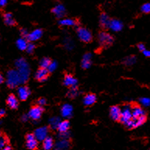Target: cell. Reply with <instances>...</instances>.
I'll return each mask as SVG.
<instances>
[{
    "mask_svg": "<svg viewBox=\"0 0 150 150\" xmlns=\"http://www.w3.org/2000/svg\"><path fill=\"white\" fill-rule=\"evenodd\" d=\"M132 118V108L130 105H125L121 109V119L120 121L125 125Z\"/></svg>",
    "mask_w": 150,
    "mask_h": 150,
    "instance_id": "5",
    "label": "cell"
},
{
    "mask_svg": "<svg viewBox=\"0 0 150 150\" xmlns=\"http://www.w3.org/2000/svg\"><path fill=\"white\" fill-rule=\"evenodd\" d=\"M79 90L76 86H73V87H70V90L68 92V96L70 98H74L76 96H78Z\"/></svg>",
    "mask_w": 150,
    "mask_h": 150,
    "instance_id": "32",
    "label": "cell"
},
{
    "mask_svg": "<svg viewBox=\"0 0 150 150\" xmlns=\"http://www.w3.org/2000/svg\"><path fill=\"white\" fill-rule=\"evenodd\" d=\"M42 35H43L42 30L36 29V30H33L32 32H30V33H29L28 35H27V40H30V41H31V42H33V41H36V40L40 39V38L42 37Z\"/></svg>",
    "mask_w": 150,
    "mask_h": 150,
    "instance_id": "14",
    "label": "cell"
},
{
    "mask_svg": "<svg viewBox=\"0 0 150 150\" xmlns=\"http://www.w3.org/2000/svg\"><path fill=\"white\" fill-rule=\"evenodd\" d=\"M26 146L30 150L36 149L38 147V139L34 134H27L26 136Z\"/></svg>",
    "mask_w": 150,
    "mask_h": 150,
    "instance_id": "8",
    "label": "cell"
},
{
    "mask_svg": "<svg viewBox=\"0 0 150 150\" xmlns=\"http://www.w3.org/2000/svg\"><path fill=\"white\" fill-rule=\"evenodd\" d=\"M136 57L134 56V55H131V56H128L125 59L124 61V63L125 65H127V66H131V65H133L134 64L136 63Z\"/></svg>",
    "mask_w": 150,
    "mask_h": 150,
    "instance_id": "30",
    "label": "cell"
},
{
    "mask_svg": "<svg viewBox=\"0 0 150 150\" xmlns=\"http://www.w3.org/2000/svg\"><path fill=\"white\" fill-rule=\"evenodd\" d=\"M110 21V19L109 18V16L105 13H103L100 14V25L103 28L108 27Z\"/></svg>",
    "mask_w": 150,
    "mask_h": 150,
    "instance_id": "26",
    "label": "cell"
},
{
    "mask_svg": "<svg viewBox=\"0 0 150 150\" xmlns=\"http://www.w3.org/2000/svg\"><path fill=\"white\" fill-rule=\"evenodd\" d=\"M146 115H145V116L139 117H132L130 121H128L125 125L128 128H130V129H132V128H138L139 126L142 125L146 122Z\"/></svg>",
    "mask_w": 150,
    "mask_h": 150,
    "instance_id": "4",
    "label": "cell"
},
{
    "mask_svg": "<svg viewBox=\"0 0 150 150\" xmlns=\"http://www.w3.org/2000/svg\"><path fill=\"white\" fill-rule=\"evenodd\" d=\"M138 48H139V50L140 51V52H143L144 50H146V46H145L144 44L140 43V44L138 45Z\"/></svg>",
    "mask_w": 150,
    "mask_h": 150,
    "instance_id": "41",
    "label": "cell"
},
{
    "mask_svg": "<svg viewBox=\"0 0 150 150\" xmlns=\"http://www.w3.org/2000/svg\"><path fill=\"white\" fill-rule=\"evenodd\" d=\"M57 66H58V64H57L56 62H51L50 65H48L47 69L48 70V72H54V70L57 69Z\"/></svg>",
    "mask_w": 150,
    "mask_h": 150,
    "instance_id": "37",
    "label": "cell"
},
{
    "mask_svg": "<svg viewBox=\"0 0 150 150\" xmlns=\"http://www.w3.org/2000/svg\"><path fill=\"white\" fill-rule=\"evenodd\" d=\"M28 118H29V116H28V114H27V115L24 114V115L22 117V121H27V120H28Z\"/></svg>",
    "mask_w": 150,
    "mask_h": 150,
    "instance_id": "46",
    "label": "cell"
},
{
    "mask_svg": "<svg viewBox=\"0 0 150 150\" xmlns=\"http://www.w3.org/2000/svg\"><path fill=\"white\" fill-rule=\"evenodd\" d=\"M60 139H69L70 137V134L68 132H62V133H60Z\"/></svg>",
    "mask_w": 150,
    "mask_h": 150,
    "instance_id": "39",
    "label": "cell"
},
{
    "mask_svg": "<svg viewBox=\"0 0 150 150\" xmlns=\"http://www.w3.org/2000/svg\"><path fill=\"white\" fill-rule=\"evenodd\" d=\"M6 115V111L3 109H0V118H2Z\"/></svg>",
    "mask_w": 150,
    "mask_h": 150,
    "instance_id": "45",
    "label": "cell"
},
{
    "mask_svg": "<svg viewBox=\"0 0 150 150\" xmlns=\"http://www.w3.org/2000/svg\"><path fill=\"white\" fill-rule=\"evenodd\" d=\"M16 66L17 68V71H18L19 74H20L21 79H22V83H26L30 76V67L28 63L24 58H20L16 62Z\"/></svg>",
    "mask_w": 150,
    "mask_h": 150,
    "instance_id": "1",
    "label": "cell"
},
{
    "mask_svg": "<svg viewBox=\"0 0 150 150\" xmlns=\"http://www.w3.org/2000/svg\"><path fill=\"white\" fill-rule=\"evenodd\" d=\"M17 94L20 100H26L29 97L30 91L27 86H20L17 90Z\"/></svg>",
    "mask_w": 150,
    "mask_h": 150,
    "instance_id": "12",
    "label": "cell"
},
{
    "mask_svg": "<svg viewBox=\"0 0 150 150\" xmlns=\"http://www.w3.org/2000/svg\"><path fill=\"white\" fill-rule=\"evenodd\" d=\"M9 144V139L6 135H2L0 137V150L4 149Z\"/></svg>",
    "mask_w": 150,
    "mask_h": 150,
    "instance_id": "31",
    "label": "cell"
},
{
    "mask_svg": "<svg viewBox=\"0 0 150 150\" xmlns=\"http://www.w3.org/2000/svg\"><path fill=\"white\" fill-rule=\"evenodd\" d=\"M6 104L9 106V108L15 110L19 106L18 99L14 94H9L8 98L6 99Z\"/></svg>",
    "mask_w": 150,
    "mask_h": 150,
    "instance_id": "13",
    "label": "cell"
},
{
    "mask_svg": "<svg viewBox=\"0 0 150 150\" xmlns=\"http://www.w3.org/2000/svg\"><path fill=\"white\" fill-rule=\"evenodd\" d=\"M48 76V70L47 69L40 68L35 73V79L40 82H44L47 79Z\"/></svg>",
    "mask_w": 150,
    "mask_h": 150,
    "instance_id": "16",
    "label": "cell"
},
{
    "mask_svg": "<svg viewBox=\"0 0 150 150\" xmlns=\"http://www.w3.org/2000/svg\"><path fill=\"white\" fill-rule=\"evenodd\" d=\"M2 150H13V149H12L11 146H9V145H8V146H6V147H5L4 149H2Z\"/></svg>",
    "mask_w": 150,
    "mask_h": 150,
    "instance_id": "47",
    "label": "cell"
},
{
    "mask_svg": "<svg viewBox=\"0 0 150 150\" xmlns=\"http://www.w3.org/2000/svg\"><path fill=\"white\" fill-rule=\"evenodd\" d=\"M34 49H35V45H34L33 43H30V44H28V45H27V49H26V51L27 52V53L31 54V53H33V52H34Z\"/></svg>",
    "mask_w": 150,
    "mask_h": 150,
    "instance_id": "38",
    "label": "cell"
},
{
    "mask_svg": "<svg viewBox=\"0 0 150 150\" xmlns=\"http://www.w3.org/2000/svg\"><path fill=\"white\" fill-rule=\"evenodd\" d=\"M56 146L58 149H61V150L68 149L69 148L70 142L69 141V139H60V140L57 142Z\"/></svg>",
    "mask_w": 150,
    "mask_h": 150,
    "instance_id": "22",
    "label": "cell"
},
{
    "mask_svg": "<svg viewBox=\"0 0 150 150\" xmlns=\"http://www.w3.org/2000/svg\"><path fill=\"white\" fill-rule=\"evenodd\" d=\"M43 110H43L42 107H40L39 105L34 106L30 110L29 113H28V116H29L30 118H31L34 121L39 120L41 115H42Z\"/></svg>",
    "mask_w": 150,
    "mask_h": 150,
    "instance_id": "7",
    "label": "cell"
},
{
    "mask_svg": "<svg viewBox=\"0 0 150 150\" xmlns=\"http://www.w3.org/2000/svg\"><path fill=\"white\" fill-rule=\"evenodd\" d=\"M60 118L58 117H52L49 120V125L52 129H57L58 126L60 123Z\"/></svg>",
    "mask_w": 150,
    "mask_h": 150,
    "instance_id": "28",
    "label": "cell"
},
{
    "mask_svg": "<svg viewBox=\"0 0 150 150\" xmlns=\"http://www.w3.org/2000/svg\"><path fill=\"white\" fill-rule=\"evenodd\" d=\"M141 10L144 13H150V2H146L142 5L141 7Z\"/></svg>",
    "mask_w": 150,
    "mask_h": 150,
    "instance_id": "35",
    "label": "cell"
},
{
    "mask_svg": "<svg viewBox=\"0 0 150 150\" xmlns=\"http://www.w3.org/2000/svg\"><path fill=\"white\" fill-rule=\"evenodd\" d=\"M149 150H150V149H149Z\"/></svg>",
    "mask_w": 150,
    "mask_h": 150,
    "instance_id": "51",
    "label": "cell"
},
{
    "mask_svg": "<svg viewBox=\"0 0 150 150\" xmlns=\"http://www.w3.org/2000/svg\"><path fill=\"white\" fill-rule=\"evenodd\" d=\"M7 1H8V0H0V6H5L7 4Z\"/></svg>",
    "mask_w": 150,
    "mask_h": 150,
    "instance_id": "44",
    "label": "cell"
},
{
    "mask_svg": "<svg viewBox=\"0 0 150 150\" xmlns=\"http://www.w3.org/2000/svg\"><path fill=\"white\" fill-rule=\"evenodd\" d=\"M4 82V78L2 77V76L0 74V84H2V83Z\"/></svg>",
    "mask_w": 150,
    "mask_h": 150,
    "instance_id": "48",
    "label": "cell"
},
{
    "mask_svg": "<svg viewBox=\"0 0 150 150\" xmlns=\"http://www.w3.org/2000/svg\"><path fill=\"white\" fill-rule=\"evenodd\" d=\"M59 24L62 27H73L76 25V21L73 19L62 18L59 20Z\"/></svg>",
    "mask_w": 150,
    "mask_h": 150,
    "instance_id": "23",
    "label": "cell"
},
{
    "mask_svg": "<svg viewBox=\"0 0 150 150\" xmlns=\"http://www.w3.org/2000/svg\"><path fill=\"white\" fill-rule=\"evenodd\" d=\"M142 53H143V54L145 55L146 57H148V58H149L150 57V50H144L143 52H142Z\"/></svg>",
    "mask_w": 150,
    "mask_h": 150,
    "instance_id": "42",
    "label": "cell"
},
{
    "mask_svg": "<svg viewBox=\"0 0 150 150\" xmlns=\"http://www.w3.org/2000/svg\"><path fill=\"white\" fill-rule=\"evenodd\" d=\"M2 132H0V137H1V136H2Z\"/></svg>",
    "mask_w": 150,
    "mask_h": 150,
    "instance_id": "49",
    "label": "cell"
},
{
    "mask_svg": "<svg viewBox=\"0 0 150 150\" xmlns=\"http://www.w3.org/2000/svg\"><path fill=\"white\" fill-rule=\"evenodd\" d=\"M65 47L68 50H72L73 48L74 45H73V42L71 39H66L65 40Z\"/></svg>",
    "mask_w": 150,
    "mask_h": 150,
    "instance_id": "36",
    "label": "cell"
},
{
    "mask_svg": "<svg viewBox=\"0 0 150 150\" xmlns=\"http://www.w3.org/2000/svg\"><path fill=\"white\" fill-rule=\"evenodd\" d=\"M47 134H48V129L47 127H40L37 128L34 133V136L36 137L38 141H44L47 137Z\"/></svg>",
    "mask_w": 150,
    "mask_h": 150,
    "instance_id": "9",
    "label": "cell"
},
{
    "mask_svg": "<svg viewBox=\"0 0 150 150\" xmlns=\"http://www.w3.org/2000/svg\"><path fill=\"white\" fill-rule=\"evenodd\" d=\"M139 102L143 107H146V108L150 107V98L149 97H142L139 100Z\"/></svg>",
    "mask_w": 150,
    "mask_h": 150,
    "instance_id": "34",
    "label": "cell"
},
{
    "mask_svg": "<svg viewBox=\"0 0 150 150\" xmlns=\"http://www.w3.org/2000/svg\"><path fill=\"white\" fill-rule=\"evenodd\" d=\"M72 111H73V108H72V105H70L69 103L64 104L61 109V114H62V117H64L65 118H69L72 116Z\"/></svg>",
    "mask_w": 150,
    "mask_h": 150,
    "instance_id": "17",
    "label": "cell"
},
{
    "mask_svg": "<svg viewBox=\"0 0 150 150\" xmlns=\"http://www.w3.org/2000/svg\"><path fill=\"white\" fill-rule=\"evenodd\" d=\"M3 20H4L5 23L8 26H14L16 24V21L10 13H6L3 15Z\"/></svg>",
    "mask_w": 150,
    "mask_h": 150,
    "instance_id": "24",
    "label": "cell"
},
{
    "mask_svg": "<svg viewBox=\"0 0 150 150\" xmlns=\"http://www.w3.org/2000/svg\"><path fill=\"white\" fill-rule=\"evenodd\" d=\"M27 45L28 44H27V40H25L24 38H20L16 41V46L21 51H24V50L27 49Z\"/></svg>",
    "mask_w": 150,
    "mask_h": 150,
    "instance_id": "29",
    "label": "cell"
},
{
    "mask_svg": "<svg viewBox=\"0 0 150 150\" xmlns=\"http://www.w3.org/2000/svg\"><path fill=\"white\" fill-rule=\"evenodd\" d=\"M91 58H92V54L90 53H86L83 55V61H82V67L83 69H89L91 65Z\"/></svg>",
    "mask_w": 150,
    "mask_h": 150,
    "instance_id": "20",
    "label": "cell"
},
{
    "mask_svg": "<svg viewBox=\"0 0 150 150\" xmlns=\"http://www.w3.org/2000/svg\"><path fill=\"white\" fill-rule=\"evenodd\" d=\"M77 35L79 40L85 43L90 42L92 40V34L91 32L84 27H79L77 30Z\"/></svg>",
    "mask_w": 150,
    "mask_h": 150,
    "instance_id": "3",
    "label": "cell"
},
{
    "mask_svg": "<svg viewBox=\"0 0 150 150\" xmlns=\"http://www.w3.org/2000/svg\"><path fill=\"white\" fill-rule=\"evenodd\" d=\"M99 43L101 46H105L108 47L109 45H110L114 41V38L113 37L108 33L106 32H101L100 33L98 36Z\"/></svg>",
    "mask_w": 150,
    "mask_h": 150,
    "instance_id": "6",
    "label": "cell"
},
{
    "mask_svg": "<svg viewBox=\"0 0 150 150\" xmlns=\"http://www.w3.org/2000/svg\"><path fill=\"white\" fill-rule=\"evenodd\" d=\"M146 112L145 110L139 106H134L132 108V117H139L145 116Z\"/></svg>",
    "mask_w": 150,
    "mask_h": 150,
    "instance_id": "21",
    "label": "cell"
},
{
    "mask_svg": "<svg viewBox=\"0 0 150 150\" xmlns=\"http://www.w3.org/2000/svg\"><path fill=\"white\" fill-rule=\"evenodd\" d=\"M21 34H22L23 36L26 38V37H27V35H28V34H29V33H28V32H27V30H26L25 29H22L21 30Z\"/></svg>",
    "mask_w": 150,
    "mask_h": 150,
    "instance_id": "43",
    "label": "cell"
},
{
    "mask_svg": "<svg viewBox=\"0 0 150 150\" xmlns=\"http://www.w3.org/2000/svg\"><path fill=\"white\" fill-rule=\"evenodd\" d=\"M46 103H47V102H46V100H45V98H40L38 101V105L40 106V107H43V106H45V104H46Z\"/></svg>",
    "mask_w": 150,
    "mask_h": 150,
    "instance_id": "40",
    "label": "cell"
},
{
    "mask_svg": "<svg viewBox=\"0 0 150 150\" xmlns=\"http://www.w3.org/2000/svg\"><path fill=\"white\" fill-rule=\"evenodd\" d=\"M123 27L124 26L122 22H121V20H117V19L110 20L109 25H108V28L114 32L121 31V30L123 29Z\"/></svg>",
    "mask_w": 150,
    "mask_h": 150,
    "instance_id": "10",
    "label": "cell"
},
{
    "mask_svg": "<svg viewBox=\"0 0 150 150\" xmlns=\"http://www.w3.org/2000/svg\"><path fill=\"white\" fill-rule=\"evenodd\" d=\"M56 150H61V149H57Z\"/></svg>",
    "mask_w": 150,
    "mask_h": 150,
    "instance_id": "50",
    "label": "cell"
},
{
    "mask_svg": "<svg viewBox=\"0 0 150 150\" xmlns=\"http://www.w3.org/2000/svg\"><path fill=\"white\" fill-rule=\"evenodd\" d=\"M54 146V140L52 137L47 136L43 141V148L45 150H51Z\"/></svg>",
    "mask_w": 150,
    "mask_h": 150,
    "instance_id": "25",
    "label": "cell"
},
{
    "mask_svg": "<svg viewBox=\"0 0 150 150\" xmlns=\"http://www.w3.org/2000/svg\"><path fill=\"white\" fill-rule=\"evenodd\" d=\"M121 109L117 106H113L110 108V116L114 121H120L121 119Z\"/></svg>",
    "mask_w": 150,
    "mask_h": 150,
    "instance_id": "15",
    "label": "cell"
},
{
    "mask_svg": "<svg viewBox=\"0 0 150 150\" xmlns=\"http://www.w3.org/2000/svg\"><path fill=\"white\" fill-rule=\"evenodd\" d=\"M52 61L50 60L49 58H44L41 59L40 62V68H44V69H47L48 67V65H50V63H51Z\"/></svg>",
    "mask_w": 150,
    "mask_h": 150,
    "instance_id": "33",
    "label": "cell"
},
{
    "mask_svg": "<svg viewBox=\"0 0 150 150\" xmlns=\"http://www.w3.org/2000/svg\"><path fill=\"white\" fill-rule=\"evenodd\" d=\"M96 95L93 93L86 94V95L84 96V99H83V103H84L86 106H87V107L93 105L94 103H96Z\"/></svg>",
    "mask_w": 150,
    "mask_h": 150,
    "instance_id": "19",
    "label": "cell"
},
{
    "mask_svg": "<svg viewBox=\"0 0 150 150\" xmlns=\"http://www.w3.org/2000/svg\"><path fill=\"white\" fill-rule=\"evenodd\" d=\"M52 13L57 18L62 19L65 15L66 10L65 6L62 4H57L52 9Z\"/></svg>",
    "mask_w": 150,
    "mask_h": 150,
    "instance_id": "11",
    "label": "cell"
},
{
    "mask_svg": "<svg viewBox=\"0 0 150 150\" xmlns=\"http://www.w3.org/2000/svg\"><path fill=\"white\" fill-rule=\"evenodd\" d=\"M22 83V79L17 70H10L7 73V85L10 88H15Z\"/></svg>",
    "mask_w": 150,
    "mask_h": 150,
    "instance_id": "2",
    "label": "cell"
},
{
    "mask_svg": "<svg viewBox=\"0 0 150 150\" xmlns=\"http://www.w3.org/2000/svg\"><path fill=\"white\" fill-rule=\"evenodd\" d=\"M69 122L68 121H60V123H59L58 126V132H60V133L68 132V130L69 129Z\"/></svg>",
    "mask_w": 150,
    "mask_h": 150,
    "instance_id": "27",
    "label": "cell"
},
{
    "mask_svg": "<svg viewBox=\"0 0 150 150\" xmlns=\"http://www.w3.org/2000/svg\"><path fill=\"white\" fill-rule=\"evenodd\" d=\"M78 81L72 75H66L64 79V85L68 87H73L77 86Z\"/></svg>",
    "mask_w": 150,
    "mask_h": 150,
    "instance_id": "18",
    "label": "cell"
}]
</instances>
